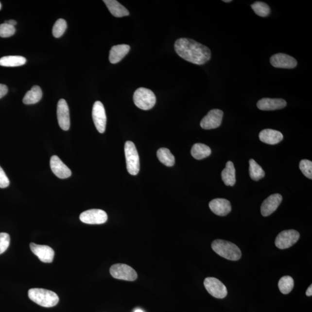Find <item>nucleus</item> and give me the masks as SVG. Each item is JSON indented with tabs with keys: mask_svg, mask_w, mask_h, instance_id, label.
I'll return each instance as SVG.
<instances>
[{
	"mask_svg": "<svg viewBox=\"0 0 312 312\" xmlns=\"http://www.w3.org/2000/svg\"><path fill=\"white\" fill-rule=\"evenodd\" d=\"M283 197L279 194L271 195L263 202L261 207L262 215L267 217L273 213L279 207Z\"/></svg>",
	"mask_w": 312,
	"mask_h": 312,
	"instance_id": "14",
	"label": "nucleus"
},
{
	"mask_svg": "<svg viewBox=\"0 0 312 312\" xmlns=\"http://www.w3.org/2000/svg\"><path fill=\"white\" fill-rule=\"evenodd\" d=\"M294 286H295V282L293 278L290 276L283 277L278 283L279 290L283 295H287L291 292Z\"/></svg>",
	"mask_w": 312,
	"mask_h": 312,
	"instance_id": "28",
	"label": "nucleus"
},
{
	"mask_svg": "<svg viewBox=\"0 0 312 312\" xmlns=\"http://www.w3.org/2000/svg\"><path fill=\"white\" fill-rule=\"evenodd\" d=\"M212 153L209 146L203 143H195L192 146L191 150V154L197 160H202L208 157Z\"/></svg>",
	"mask_w": 312,
	"mask_h": 312,
	"instance_id": "24",
	"label": "nucleus"
},
{
	"mask_svg": "<svg viewBox=\"0 0 312 312\" xmlns=\"http://www.w3.org/2000/svg\"><path fill=\"white\" fill-rule=\"evenodd\" d=\"M299 169L308 179H312V162L308 160H302L299 163Z\"/></svg>",
	"mask_w": 312,
	"mask_h": 312,
	"instance_id": "31",
	"label": "nucleus"
},
{
	"mask_svg": "<svg viewBox=\"0 0 312 312\" xmlns=\"http://www.w3.org/2000/svg\"><path fill=\"white\" fill-rule=\"evenodd\" d=\"M81 221L86 224L101 225L105 223L108 220V215L105 211L101 209H90L81 214Z\"/></svg>",
	"mask_w": 312,
	"mask_h": 312,
	"instance_id": "9",
	"label": "nucleus"
},
{
	"mask_svg": "<svg viewBox=\"0 0 312 312\" xmlns=\"http://www.w3.org/2000/svg\"><path fill=\"white\" fill-rule=\"evenodd\" d=\"M223 1L225 2H231L232 1H231V0H227H227H223Z\"/></svg>",
	"mask_w": 312,
	"mask_h": 312,
	"instance_id": "39",
	"label": "nucleus"
},
{
	"mask_svg": "<svg viewBox=\"0 0 312 312\" xmlns=\"http://www.w3.org/2000/svg\"><path fill=\"white\" fill-rule=\"evenodd\" d=\"M50 166L52 172L60 179H67L71 176V171L57 156L51 158Z\"/></svg>",
	"mask_w": 312,
	"mask_h": 312,
	"instance_id": "16",
	"label": "nucleus"
},
{
	"mask_svg": "<svg viewBox=\"0 0 312 312\" xmlns=\"http://www.w3.org/2000/svg\"><path fill=\"white\" fill-rule=\"evenodd\" d=\"M26 63V58L20 56H5L0 59V66L2 67H19L24 65Z\"/></svg>",
	"mask_w": 312,
	"mask_h": 312,
	"instance_id": "25",
	"label": "nucleus"
},
{
	"mask_svg": "<svg viewBox=\"0 0 312 312\" xmlns=\"http://www.w3.org/2000/svg\"><path fill=\"white\" fill-rule=\"evenodd\" d=\"M271 65L275 68L292 69L297 66V61L290 55L277 53L271 57Z\"/></svg>",
	"mask_w": 312,
	"mask_h": 312,
	"instance_id": "12",
	"label": "nucleus"
},
{
	"mask_svg": "<svg viewBox=\"0 0 312 312\" xmlns=\"http://www.w3.org/2000/svg\"><path fill=\"white\" fill-rule=\"evenodd\" d=\"M174 47L176 53L183 59L197 65H203L211 58L209 49L193 39H177Z\"/></svg>",
	"mask_w": 312,
	"mask_h": 312,
	"instance_id": "1",
	"label": "nucleus"
},
{
	"mask_svg": "<svg viewBox=\"0 0 312 312\" xmlns=\"http://www.w3.org/2000/svg\"><path fill=\"white\" fill-rule=\"evenodd\" d=\"M10 183V180L6 175L4 171L0 167V188L4 189L8 187Z\"/></svg>",
	"mask_w": 312,
	"mask_h": 312,
	"instance_id": "34",
	"label": "nucleus"
},
{
	"mask_svg": "<svg viewBox=\"0 0 312 312\" xmlns=\"http://www.w3.org/2000/svg\"><path fill=\"white\" fill-rule=\"evenodd\" d=\"M259 139L261 142L267 144L276 145L283 139V136L279 131L265 129L260 133Z\"/></svg>",
	"mask_w": 312,
	"mask_h": 312,
	"instance_id": "19",
	"label": "nucleus"
},
{
	"mask_svg": "<svg viewBox=\"0 0 312 312\" xmlns=\"http://www.w3.org/2000/svg\"><path fill=\"white\" fill-rule=\"evenodd\" d=\"M249 175L251 179L255 181H258L265 176L264 171L253 159L249 160Z\"/></svg>",
	"mask_w": 312,
	"mask_h": 312,
	"instance_id": "27",
	"label": "nucleus"
},
{
	"mask_svg": "<svg viewBox=\"0 0 312 312\" xmlns=\"http://www.w3.org/2000/svg\"><path fill=\"white\" fill-rule=\"evenodd\" d=\"M212 248L214 252L225 259L238 261L241 258L240 249L231 242L222 240H215L212 243Z\"/></svg>",
	"mask_w": 312,
	"mask_h": 312,
	"instance_id": "2",
	"label": "nucleus"
},
{
	"mask_svg": "<svg viewBox=\"0 0 312 312\" xmlns=\"http://www.w3.org/2000/svg\"><path fill=\"white\" fill-rule=\"evenodd\" d=\"M124 152L128 173L131 175H137L139 172L140 162L135 144L128 140L125 143Z\"/></svg>",
	"mask_w": 312,
	"mask_h": 312,
	"instance_id": "5",
	"label": "nucleus"
},
{
	"mask_svg": "<svg viewBox=\"0 0 312 312\" xmlns=\"http://www.w3.org/2000/svg\"><path fill=\"white\" fill-rule=\"evenodd\" d=\"M204 284L207 292L213 297L222 299L227 295V287L221 281L215 277H207Z\"/></svg>",
	"mask_w": 312,
	"mask_h": 312,
	"instance_id": "7",
	"label": "nucleus"
},
{
	"mask_svg": "<svg viewBox=\"0 0 312 312\" xmlns=\"http://www.w3.org/2000/svg\"><path fill=\"white\" fill-rule=\"evenodd\" d=\"M222 179L225 184L227 186H233L236 182L235 168L232 161H229L225 164V168L222 171Z\"/></svg>",
	"mask_w": 312,
	"mask_h": 312,
	"instance_id": "22",
	"label": "nucleus"
},
{
	"mask_svg": "<svg viewBox=\"0 0 312 312\" xmlns=\"http://www.w3.org/2000/svg\"><path fill=\"white\" fill-rule=\"evenodd\" d=\"M4 23L8 24H10V25H11L12 26H14L16 25V24H17V21L14 20H8V21H5Z\"/></svg>",
	"mask_w": 312,
	"mask_h": 312,
	"instance_id": "37",
	"label": "nucleus"
},
{
	"mask_svg": "<svg viewBox=\"0 0 312 312\" xmlns=\"http://www.w3.org/2000/svg\"><path fill=\"white\" fill-rule=\"evenodd\" d=\"M16 32L14 26L7 23L0 24V36L2 38L10 37Z\"/></svg>",
	"mask_w": 312,
	"mask_h": 312,
	"instance_id": "32",
	"label": "nucleus"
},
{
	"mask_svg": "<svg viewBox=\"0 0 312 312\" xmlns=\"http://www.w3.org/2000/svg\"><path fill=\"white\" fill-rule=\"evenodd\" d=\"M223 117V112L222 110L218 109L210 110L202 119L200 123L201 127L205 130L215 129L221 125Z\"/></svg>",
	"mask_w": 312,
	"mask_h": 312,
	"instance_id": "10",
	"label": "nucleus"
},
{
	"mask_svg": "<svg viewBox=\"0 0 312 312\" xmlns=\"http://www.w3.org/2000/svg\"><path fill=\"white\" fill-rule=\"evenodd\" d=\"M299 237V232L295 229L283 231L277 237L275 245L280 249H288L297 243Z\"/></svg>",
	"mask_w": 312,
	"mask_h": 312,
	"instance_id": "6",
	"label": "nucleus"
},
{
	"mask_svg": "<svg viewBox=\"0 0 312 312\" xmlns=\"http://www.w3.org/2000/svg\"><path fill=\"white\" fill-rule=\"evenodd\" d=\"M287 105L285 100L281 99H270L264 98L259 101L257 106L261 111H275V110L281 109Z\"/></svg>",
	"mask_w": 312,
	"mask_h": 312,
	"instance_id": "18",
	"label": "nucleus"
},
{
	"mask_svg": "<svg viewBox=\"0 0 312 312\" xmlns=\"http://www.w3.org/2000/svg\"><path fill=\"white\" fill-rule=\"evenodd\" d=\"M130 47L128 45L121 44L112 47L109 52V59L112 64L121 62L130 52Z\"/></svg>",
	"mask_w": 312,
	"mask_h": 312,
	"instance_id": "20",
	"label": "nucleus"
},
{
	"mask_svg": "<svg viewBox=\"0 0 312 312\" xmlns=\"http://www.w3.org/2000/svg\"><path fill=\"white\" fill-rule=\"evenodd\" d=\"M57 115L60 128L64 131L69 130L70 127L69 111L65 100L61 99L58 102Z\"/></svg>",
	"mask_w": 312,
	"mask_h": 312,
	"instance_id": "13",
	"label": "nucleus"
},
{
	"mask_svg": "<svg viewBox=\"0 0 312 312\" xmlns=\"http://www.w3.org/2000/svg\"><path fill=\"white\" fill-rule=\"evenodd\" d=\"M107 8L112 15L116 17L128 16L129 11L116 0H104Z\"/></svg>",
	"mask_w": 312,
	"mask_h": 312,
	"instance_id": "21",
	"label": "nucleus"
},
{
	"mask_svg": "<svg viewBox=\"0 0 312 312\" xmlns=\"http://www.w3.org/2000/svg\"><path fill=\"white\" fill-rule=\"evenodd\" d=\"M110 273L115 279L127 281L136 280L138 277L136 271L124 264L113 265L110 268Z\"/></svg>",
	"mask_w": 312,
	"mask_h": 312,
	"instance_id": "8",
	"label": "nucleus"
},
{
	"mask_svg": "<svg viewBox=\"0 0 312 312\" xmlns=\"http://www.w3.org/2000/svg\"><path fill=\"white\" fill-rule=\"evenodd\" d=\"M92 117L95 126L100 133L105 132L106 124V116L105 108L102 102L97 101L94 104Z\"/></svg>",
	"mask_w": 312,
	"mask_h": 312,
	"instance_id": "11",
	"label": "nucleus"
},
{
	"mask_svg": "<svg viewBox=\"0 0 312 312\" xmlns=\"http://www.w3.org/2000/svg\"><path fill=\"white\" fill-rule=\"evenodd\" d=\"M159 161L167 167H173L175 163L174 156L171 154L169 149L165 148L159 149L157 152Z\"/></svg>",
	"mask_w": 312,
	"mask_h": 312,
	"instance_id": "26",
	"label": "nucleus"
},
{
	"mask_svg": "<svg viewBox=\"0 0 312 312\" xmlns=\"http://www.w3.org/2000/svg\"><path fill=\"white\" fill-rule=\"evenodd\" d=\"M42 97V91L38 86H34L32 89L27 91L24 96L23 102L26 105L35 104L40 101Z\"/></svg>",
	"mask_w": 312,
	"mask_h": 312,
	"instance_id": "23",
	"label": "nucleus"
},
{
	"mask_svg": "<svg viewBox=\"0 0 312 312\" xmlns=\"http://www.w3.org/2000/svg\"><path fill=\"white\" fill-rule=\"evenodd\" d=\"M133 100L138 108L147 111L154 108L156 103V97L152 90L140 87L134 92Z\"/></svg>",
	"mask_w": 312,
	"mask_h": 312,
	"instance_id": "4",
	"label": "nucleus"
},
{
	"mask_svg": "<svg viewBox=\"0 0 312 312\" xmlns=\"http://www.w3.org/2000/svg\"><path fill=\"white\" fill-rule=\"evenodd\" d=\"M209 206L211 210L220 216H225L231 212L230 202L225 198H216L211 201Z\"/></svg>",
	"mask_w": 312,
	"mask_h": 312,
	"instance_id": "17",
	"label": "nucleus"
},
{
	"mask_svg": "<svg viewBox=\"0 0 312 312\" xmlns=\"http://www.w3.org/2000/svg\"><path fill=\"white\" fill-rule=\"evenodd\" d=\"M306 295H307L308 296H311L312 295V285H311L308 287V289L307 290V292H306Z\"/></svg>",
	"mask_w": 312,
	"mask_h": 312,
	"instance_id": "36",
	"label": "nucleus"
},
{
	"mask_svg": "<svg viewBox=\"0 0 312 312\" xmlns=\"http://www.w3.org/2000/svg\"><path fill=\"white\" fill-rule=\"evenodd\" d=\"M30 247L32 252L37 256L42 262L51 263L53 261L54 252L51 247L34 243H30Z\"/></svg>",
	"mask_w": 312,
	"mask_h": 312,
	"instance_id": "15",
	"label": "nucleus"
},
{
	"mask_svg": "<svg viewBox=\"0 0 312 312\" xmlns=\"http://www.w3.org/2000/svg\"><path fill=\"white\" fill-rule=\"evenodd\" d=\"M29 297L36 304L45 308L56 306L59 301V296L53 292L43 289L29 290Z\"/></svg>",
	"mask_w": 312,
	"mask_h": 312,
	"instance_id": "3",
	"label": "nucleus"
},
{
	"mask_svg": "<svg viewBox=\"0 0 312 312\" xmlns=\"http://www.w3.org/2000/svg\"><path fill=\"white\" fill-rule=\"evenodd\" d=\"M251 7L256 15L261 17H268L271 13V9L265 2L257 1L251 5Z\"/></svg>",
	"mask_w": 312,
	"mask_h": 312,
	"instance_id": "29",
	"label": "nucleus"
},
{
	"mask_svg": "<svg viewBox=\"0 0 312 312\" xmlns=\"http://www.w3.org/2000/svg\"><path fill=\"white\" fill-rule=\"evenodd\" d=\"M66 21L63 19H58L54 24L52 33L55 38H60L62 36L67 29Z\"/></svg>",
	"mask_w": 312,
	"mask_h": 312,
	"instance_id": "30",
	"label": "nucleus"
},
{
	"mask_svg": "<svg viewBox=\"0 0 312 312\" xmlns=\"http://www.w3.org/2000/svg\"><path fill=\"white\" fill-rule=\"evenodd\" d=\"M10 244V237L7 233H0V255L4 253Z\"/></svg>",
	"mask_w": 312,
	"mask_h": 312,
	"instance_id": "33",
	"label": "nucleus"
},
{
	"mask_svg": "<svg viewBox=\"0 0 312 312\" xmlns=\"http://www.w3.org/2000/svg\"><path fill=\"white\" fill-rule=\"evenodd\" d=\"M1 9V2H0V10Z\"/></svg>",
	"mask_w": 312,
	"mask_h": 312,
	"instance_id": "40",
	"label": "nucleus"
},
{
	"mask_svg": "<svg viewBox=\"0 0 312 312\" xmlns=\"http://www.w3.org/2000/svg\"><path fill=\"white\" fill-rule=\"evenodd\" d=\"M8 91V89L7 86L0 84V99L7 94Z\"/></svg>",
	"mask_w": 312,
	"mask_h": 312,
	"instance_id": "35",
	"label": "nucleus"
},
{
	"mask_svg": "<svg viewBox=\"0 0 312 312\" xmlns=\"http://www.w3.org/2000/svg\"><path fill=\"white\" fill-rule=\"evenodd\" d=\"M134 312H144L142 310H140V309H137Z\"/></svg>",
	"mask_w": 312,
	"mask_h": 312,
	"instance_id": "38",
	"label": "nucleus"
}]
</instances>
